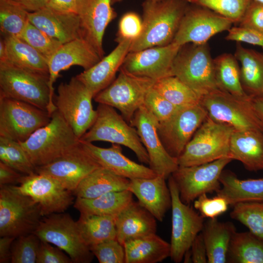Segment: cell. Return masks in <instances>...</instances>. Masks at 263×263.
Wrapping results in <instances>:
<instances>
[{
  "label": "cell",
  "instance_id": "cell-20",
  "mask_svg": "<svg viewBox=\"0 0 263 263\" xmlns=\"http://www.w3.org/2000/svg\"><path fill=\"white\" fill-rule=\"evenodd\" d=\"M100 167L80 144L51 162L36 167V172L49 175L73 191L88 174Z\"/></svg>",
  "mask_w": 263,
  "mask_h": 263
},
{
  "label": "cell",
  "instance_id": "cell-44",
  "mask_svg": "<svg viewBox=\"0 0 263 263\" xmlns=\"http://www.w3.org/2000/svg\"><path fill=\"white\" fill-rule=\"evenodd\" d=\"M189 3L206 7L239 24L252 0H187Z\"/></svg>",
  "mask_w": 263,
  "mask_h": 263
},
{
  "label": "cell",
  "instance_id": "cell-48",
  "mask_svg": "<svg viewBox=\"0 0 263 263\" xmlns=\"http://www.w3.org/2000/svg\"><path fill=\"white\" fill-rule=\"evenodd\" d=\"M229 205L224 197L216 195L209 198L206 193L200 195L193 201L194 208L204 218L207 219L217 218L227 211Z\"/></svg>",
  "mask_w": 263,
  "mask_h": 263
},
{
  "label": "cell",
  "instance_id": "cell-61",
  "mask_svg": "<svg viewBox=\"0 0 263 263\" xmlns=\"http://www.w3.org/2000/svg\"><path fill=\"white\" fill-rule=\"evenodd\" d=\"M263 3V0H254Z\"/></svg>",
  "mask_w": 263,
  "mask_h": 263
},
{
  "label": "cell",
  "instance_id": "cell-54",
  "mask_svg": "<svg viewBox=\"0 0 263 263\" xmlns=\"http://www.w3.org/2000/svg\"><path fill=\"white\" fill-rule=\"evenodd\" d=\"M24 174L0 161V186L19 184Z\"/></svg>",
  "mask_w": 263,
  "mask_h": 263
},
{
  "label": "cell",
  "instance_id": "cell-8",
  "mask_svg": "<svg viewBox=\"0 0 263 263\" xmlns=\"http://www.w3.org/2000/svg\"><path fill=\"white\" fill-rule=\"evenodd\" d=\"M54 95L56 110L80 139L94 122L96 110L94 109V96L76 76L68 82L61 83Z\"/></svg>",
  "mask_w": 263,
  "mask_h": 263
},
{
  "label": "cell",
  "instance_id": "cell-37",
  "mask_svg": "<svg viewBox=\"0 0 263 263\" xmlns=\"http://www.w3.org/2000/svg\"><path fill=\"white\" fill-rule=\"evenodd\" d=\"M227 263H263V240L249 231H236L229 244Z\"/></svg>",
  "mask_w": 263,
  "mask_h": 263
},
{
  "label": "cell",
  "instance_id": "cell-21",
  "mask_svg": "<svg viewBox=\"0 0 263 263\" xmlns=\"http://www.w3.org/2000/svg\"><path fill=\"white\" fill-rule=\"evenodd\" d=\"M81 37L104 57L103 39L109 24L116 17L112 0H78Z\"/></svg>",
  "mask_w": 263,
  "mask_h": 263
},
{
  "label": "cell",
  "instance_id": "cell-42",
  "mask_svg": "<svg viewBox=\"0 0 263 263\" xmlns=\"http://www.w3.org/2000/svg\"><path fill=\"white\" fill-rule=\"evenodd\" d=\"M230 217L246 227L263 240V202H242L233 206Z\"/></svg>",
  "mask_w": 263,
  "mask_h": 263
},
{
  "label": "cell",
  "instance_id": "cell-15",
  "mask_svg": "<svg viewBox=\"0 0 263 263\" xmlns=\"http://www.w3.org/2000/svg\"><path fill=\"white\" fill-rule=\"evenodd\" d=\"M207 116L202 105L179 108L168 119L159 122L158 133L168 152L177 158Z\"/></svg>",
  "mask_w": 263,
  "mask_h": 263
},
{
  "label": "cell",
  "instance_id": "cell-49",
  "mask_svg": "<svg viewBox=\"0 0 263 263\" xmlns=\"http://www.w3.org/2000/svg\"><path fill=\"white\" fill-rule=\"evenodd\" d=\"M143 28L142 19L135 12H127L119 20L115 40L117 42L124 40L133 41L140 37Z\"/></svg>",
  "mask_w": 263,
  "mask_h": 263
},
{
  "label": "cell",
  "instance_id": "cell-36",
  "mask_svg": "<svg viewBox=\"0 0 263 263\" xmlns=\"http://www.w3.org/2000/svg\"><path fill=\"white\" fill-rule=\"evenodd\" d=\"M213 61L215 77L220 90L240 98H251L243 87L240 68L234 55L224 53L213 59Z\"/></svg>",
  "mask_w": 263,
  "mask_h": 263
},
{
  "label": "cell",
  "instance_id": "cell-52",
  "mask_svg": "<svg viewBox=\"0 0 263 263\" xmlns=\"http://www.w3.org/2000/svg\"><path fill=\"white\" fill-rule=\"evenodd\" d=\"M239 26L263 32V3L252 0L239 23Z\"/></svg>",
  "mask_w": 263,
  "mask_h": 263
},
{
  "label": "cell",
  "instance_id": "cell-56",
  "mask_svg": "<svg viewBox=\"0 0 263 263\" xmlns=\"http://www.w3.org/2000/svg\"><path fill=\"white\" fill-rule=\"evenodd\" d=\"M16 238L11 236H2L0 238V263H11V248Z\"/></svg>",
  "mask_w": 263,
  "mask_h": 263
},
{
  "label": "cell",
  "instance_id": "cell-26",
  "mask_svg": "<svg viewBox=\"0 0 263 263\" xmlns=\"http://www.w3.org/2000/svg\"><path fill=\"white\" fill-rule=\"evenodd\" d=\"M29 21L62 44L81 37L79 19L76 14H65L45 7L29 12Z\"/></svg>",
  "mask_w": 263,
  "mask_h": 263
},
{
  "label": "cell",
  "instance_id": "cell-3",
  "mask_svg": "<svg viewBox=\"0 0 263 263\" xmlns=\"http://www.w3.org/2000/svg\"><path fill=\"white\" fill-rule=\"evenodd\" d=\"M48 75L0 62V96L27 102L47 111L56 107L51 95Z\"/></svg>",
  "mask_w": 263,
  "mask_h": 263
},
{
  "label": "cell",
  "instance_id": "cell-30",
  "mask_svg": "<svg viewBox=\"0 0 263 263\" xmlns=\"http://www.w3.org/2000/svg\"><path fill=\"white\" fill-rule=\"evenodd\" d=\"M126 263H157L170 255V244L156 233L126 241Z\"/></svg>",
  "mask_w": 263,
  "mask_h": 263
},
{
  "label": "cell",
  "instance_id": "cell-10",
  "mask_svg": "<svg viewBox=\"0 0 263 263\" xmlns=\"http://www.w3.org/2000/svg\"><path fill=\"white\" fill-rule=\"evenodd\" d=\"M39 239L65 252L73 263H90L94 254L82 239L76 221L68 213H56L41 219L34 232Z\"/></svg>",
  "mask_w": 263,
  "mask_h": 263
},
{
  "label": "cell",
  "instance_id": "cell-13",
  "mask_svg": "<svg viewBox=\"0 0 263 263\" xmlns=\"http://www.w3.org/2000/svg\"><path fill=\"white\" fill-rule=\"evenodd\" d=\"M168 186L171 196L170 255L175 263H181L197 235L203 228L204 218L189 204L180 199L177 186L171 176Z\"/></svg>",
  "mask_w": 263,
  "mask_h": 263
},
{
  "label": "cell",
  "instance_id": "cell-29",
  "mask_svg": "<svg viewBox=\"0 0 263 263\" xmlns=\"http://www.w3.org/2000/svg\"><path fill=\"white\" fill-rule=\"evenodd\" d=\"M220 181L221 187L216 195L224 197L229 205L246 202H263V177L243 180L233 172L223 170Z\"/></svg>",
  "mask_w": 263,
  "mask_h": 263
},
{
  "label": "cell",
  "instance_id": "cell-38",
  "mask_svg": "<svg viewBox=\"0 0 263 263\" xmlns=\"http://www.w3.org/2000/svg\"><path fill=\"white\" fill-rule=\"evenodd\" d=\"M115 218L113 216L80 215L76 223L82 239L89 248L116 239Z\"/></svg>",
  "mask_w": 263,
  "mask_h": 263
},
{
  "label": "cell",
  "instance_id": "cell-39",
  "mask_svg": "<svg viewBox=\"0 0 263 263\" xmlns=\"http://www.w3.org/2000/svg\"><path fill=\"white\" fill-rule=\"evenodd\" d=\"M153 88L178 108L200 103L201 97L175 76L156 80Z\"/></svg>",
  "mask_w": 263,
  "mask_h": 263
},
{
  "label": "cell",
  "instance_id": "cell-45",
  "mask_svg": "<svg viewBox=\"0 0 263 263\" xmlns=\"http://www.w3.org/2000/svg\"><path fill=\"white\" fill-rule=\"evenodd\" d=\"M40 241L34 233L16 238L12 245L11 263H36Z\"/></svg>",
  "mask_w": 263,
  "mask_h": 263
},
{
  "label": "cell",
  "instance_id": "cell-25",
  "mask_svg": "<svg viewBox=\"0 0 263 263\" xmlns=\"http://www.w3.org/2000/svg\"><path fill=\"white\" fill-rule=\"evenodd\" d=\"M132 42L130 40L118 42L117 45L109 55L89 69L75 75L89 90L94 97L114 80L117 72L130 52Z\"/></svg>",
  "mask_w": 263,
  "mask_h": 263
},
{
  "label": "cell",
  "instance_id": "cell-51",
  "mask_svg": "<svg viewBox=\"0 0 263 263\" xmlns=\"http://www.w3.org/2000/svg\"><path fill=\"white\" fill-rule=\"evenodd\" d=\"M36 263H73L69 256L50 243L40 241Z\"/></svg>",
  "mask_w": 263,
  "mask_h": 263
},
{
  "label": "cell",
  "instance_id": "cell-24",
  "mask_svg": "<svg viewBox=\"0 0 263 263\" xmlns=\"http://www.w3.org/2000/svg\"><path fill=\"white\" fill-rule=\"evenodd\" d=\"M166 179L158 175L152 178H134L130 180L128 187L138 203L161 222L171 207V196Z\"/></svg>",
  "mask_w": 263,
  "mask_h": 263
},
{
  "label": "cell",
  "instance_id": "cell-17",
  "mask_svg": "<svg viewBox=\"0 0 263 263\" xmlns=\"http://www.w3.org/2000/svg\"><path fill=\"white\" fill-rule=\"evenodd\" d=\"M159 122L144 105L135 112L130 124L137 130L149 158V167L157 174L168 178L179 167L177 158L164 148L158 133Z\"/></svg>",
  "mask_w": 263,
  "mask_h": 263
},
{
  "label": "cell",
  "instance_id": "cell-47",
  "mask_svg": "<svg viewBox=\"0 0 263 263\" xmlns=\"http://www.w3.org/2000/svg\"><path fill=\"white\" fill-rule=\"evenodd\" d=\"M100 263H126L124 245L116 239H111L90 247Z\"/></svg>",
  "mask_w": 263,
  "mask_h": 263
},
{
  "label": "cell",
  "instance_id": "cell-4",
  "mask_svg": "<svg viewBox=\"0 0 263 263\" xmlns=\"http://www.w3.org/2000/svg\"><path fill=\"white\" fill-rule=\"evenodd\" d=\"M230 126L208 115L177 158L179 167L199 165L229 157Z\"/></svg>",
  "mask_w": 263,
  "mask_h": 263
},
{
  "label": "cell",
  "instance_id": "cell-7",
  "mask_svg": "<svg viewBox=\"0 0 263 263\" xmlns=\"http://www.w3.org/2000/svg\"><path fill=\"white\" fill-rule=\"evenodd\" d=\"M96 112L94 122L80 140L90 143L106 141L125 146L135 154L141 163L149 165L148 154L136 129L112 107L99 104Z\"/></svg>",
  "mask_w": 263,
  "mask_h": 263
},
{
  "label": "cell",
  "instance_id": "cell-60",
  "mask_svg": "<svg viewBox=\"0 0 263 263\" xmlns=\"http://www.w3.org/2000/svg\"><path fill=\"white\" fill-rule=\"evenodd\" d=\"M123 0H112V4H114L116 2H120L122 1Z\"/></svg>",
  "mask_w": 263,
  "mask_h": 263
},
{
  "label": "cell",
  "instance_id": "cell-46",
  "mask_svg": "<svg viewBox=\"0 0 263 263\" xmlns=\"http://www.w3.org/2000/svg\"><path fill=\"white\" fill-rule=\"evenodd\" d=\"M143 105L159 122L171 117L179 108L169 101L153 88L146 94Z\"/></svg>",
  "mask_w": 263,
  "mask_h": 263
},
{
  "label": "cell",
  "instance_id": "cell-32",
  "mask_svg": "<svg viewBox=\"0 0 263 263\" xmlns=\"http://www.w3.org/2000/svg\"><path fill=\"white\" fill-rule=\"evenodd\" d=\"M234 56L241 64L243 87L251 97L263 95V54L237 42Z\"/></svg>",
  "mask_w": 263,
  "mask_h": 263
},
{
  "label": "cell",
  "instance_id": "cell-31",
  "mask_svg": "<svg viewBox=\"0 0 263 263\" xmlns=\"http://www.w3.org/2000/svg\"><path fill=\"white\" fill-rule=\"evenodd\" d=\"M236 231L231 222L207 219L201 231L206 247L208 263H227L229 244Z\"/></svg>",
  "mask_w": 263,
  "mask_h": 263
},
{
  "label": "cell",
  "instance_id": "cell-2",
  "mask_svg": "<svg viewBox=\"0 0 263 263\" xmlns=\"http://www.w3.org/2000/svg\"><path fill=\"white\" fill-rule=\"evenodd\" d=\"M35 167L47 164L80 144V140L56 110L50 122L19 142Z\"/></svg>",
  "mask_w": 263,
  "mask_h": 263
},
{
  "label": "cell",
  "instance_id": "cell-55",
  "mask_svg": "<svg viewBox=\"0 0 263 263\" xmlns=\"http://www.w3.org/2000/svg\"><path fill=\"white\" fill-rule=\"evenodd\" d=\"M49 9L61 13H78V0H49L47 6Z\"/></svg>",
  "mask_w": 263,
  "mask_h": 263
},
{
  "label": "cell",
  "instance_id": "cell-53",
  "mask_svg": "<svg viewBox=\"0 0 263 263\" xmlns=\"http://www.w3.org/2000/svg\"><path fill=\"white\" fill-rule=\"evenodd\" d=\"M189 250L192 263H207V249L201 232L194 239Z\"/></svg>",
  "mask_w": 263,
  "mask_h": 263
},
{
  "label": "cell",
  "instance_id": "cell-22",
  "mask_svg": "<svg viewBox=\"0 0 263 263\" xmlns=\"http://www.w3.org/2000/svg\"><path fill=\"white\" fill-rule=\"evenodd\" d=\"M101 59L94 48L82 37L62 44L48 62L49 86L53 101L54 84L59 76L60 72L75 65L86 70Z\"/></svg>",
  "mask_w": 263,
  "mask_h": 263
},
{
  "label": "cell",
  "instance_id": "cell-23",
  "mask_svg": "<svg viewBox=\"0 0 263 263\" xmlns=\"http://www.w3.org/2000/svg\"><path fill=\"white\" fill-rule=\"evenodd\" d=\"M80 142L83 149L101 167L117 175L130 180L152 178L157 175L150 167L137 163L124 155L120 145L112 144L110 147L104 148L92 143Z\"/></svg>",
  "mask_w": 263,
  "mask_h": 263
},
{
  "label": "cell",
  "instance_id": "cell-58",
  "mask_svg": "<svg viewBox=\"0 0 263 263\" xmlns=\"http://www.w3.org/2000/svg\"><path fill=\"white\" fill-rule=\"evenodd\" d=\"M252 103L263 130V95L252 97Z\"/></svg>",
  "mask_w": 263,
  "mask_h": 263
},
{
  "label": "cell",
  "instance_id": "cell-35",
  "mask_svg": "<svg viewBox=\"0 0 263 263\" xmlns=\"http://www.w3.org/2000/svg\"><path fill=\"white\" fill-rule=\"evenodd\" d=\"M3 38L6 49L5 61L49 76L47 61L34 48L17 37L5 36Z\"/></svg>",
  "mask_w": 263,
  "mask_h": 263
},
{
  "label": "cell",
  "instance_id": "cell-9",
  "mask_svg": "<svg viewBox=\"0 0 263 263\" xmlns=\"http://www.w3.org/2000/svg\"><path fill=\"white\" fill-rule=\"evenodd\" d=\"M119 71L118 76L94 99L98 104L118 110L130 124L136 111L144 104L146 94L156 80L135 75L122 67Z\"/></svg>",
  "mask_w": 263,
  "mask_h": 263
},
{
  "label": "cell",
  "instance_id": "cell-18",
  "mask_svg": "<svg viewBox=\"0 0 263 263\" xmlns=\"http://www.w3.org/2000/svg\"><path fill=\"white\" fill-rule=\"evenodd\" d=\"M16 187L39 205L43 217L64 212L73 203V192L48 175H24Z\"/></svg>",
  "mask_w": 263,
  "mask_h": 263
},
{
  "label": "cell",
  "instance_id": "cell-6",
  "mask_svg": "<svg viewBox=\"0 0 263 263\" xmlns=\"http://www.w3.org/2000/svg\"><path fill=\"white\" fill-rule=\"evenodd\" d=\"M173 73L201 97L220 90L207 43L182 46L174 60Z\"/></svg>",
  "mask_w": 263,
  "mask_h": 263
},
{
  "label": "cell",
  "instance_id": "cell-5",
  "mask_svg": "<svg viewBox=\"0 0 263 263\" xmlns=\"http://www.w3.org/2000/svg\"><path fill=\"white\" fill-rule=\"evenodd\" d=\"M41 208L16 185L0 186V236L34 233L42 219Z\"/></svg>",
  "mask_w": 263,
  "mask_h": 263
},
{
  "label": "cell",
  "instance_id": "cell-33",
  "mask_svg": "<svg viewBox=\"0 0 263 263\" xmlns=\"http://www.w3.org/2000/svg\"><path fill=\"white\" fill-rule=\"evenodd\" d=\"M130 179L99 167L80 183L73 194L76 197L92 199L115 191L128 190Z\"/></svg>",
  "mask_w": 263,
  "mask_h": 263
},
{
  "label": "cell",
  "instance_id": "cell-1",
  "mask_svg": "<svg viewBox=\"0 0 263 263\" xmlns=\"http://www.w3.org/2000/svg\"><path fill=\"white\" fill-rule=\"evenodd\" d=\"M189 4L187 0H145L143 31L132 42L130 52L172 43Z\"/></svg>",
  "mask_w": 263,
  "mask_h": 263
},
{
  "label": "cell",
  "instance_id": "cell-28",
  "mask_svg": "<svg viewBox=\"0 0 263 263\" xmlns=\"http://www.w3.org/2000/svg\"><path fill=\"white\" fill-rule=\"evenodd\" d=\"M229 157L241 162L249 171L263 170V132L234 130L230 138Z\"/></svg>",
  "mask_w": 263,
  "mask_h": 263
},
{
  "label": "cell",
  "instance_id": "cell-27",
  "mask_svg": "<svg viewBox=\"0 0 263 263\" xmlns=\"http://www.w3.org/2000/svg\"><path fill=\"white\" fill-rule=\"evenodd\" d=\"M116 240L122 245L127 241L156 233L155 218L138 202L133 200L115 218Z\"/></svg>",
  "mask_w": 263,
  "mask_h": 263
},
{
  "label": "cell",
  "instance_id": "cell-41",
  "mask_svg": "<svg viewBox=\"0 0 263 263\" xmlns=\"http://www.w3.org/2000/svg\"><path fill=\"white\" fill-rule=\"evenodd\" d=\"M0 160L24 175L36 173V167L21 144L2 136H0Z\"/></svg>",
  "mask_w": 263,
  "mask_h": 263
},
{
  "label": "cell",
  "instance_id": "cell-11",
  "mask_svg": "<svg viewBox=\"0 0 263 263\" xmlns=\"http://www.w3.org/2000/svg\"><path fill=\"white\" fill-rule=\"evenodd\" d=\"M200 104L210 118L230 126L235 131L263 132L252 105V97L242 98L218 90L202 96Z\"/></svg>",
  "mask_w": 263,
  "mask_h": 263
},
{
  "label": "cell",
  "instance_id": "cell-43",
  "mask_svg": "<svg viewBox=\"0 0 263 263\" xmlns=\"http://www.w3.org/2000/svg\"><path fill=\"white\" fill-rule=\"evenodd\" d=\"M19 38L34 48L47 62L62 45L60 41L40 30L29 21Z\"/></svg>",
  "mask_w": 263,
  "mask_h": 263
},
{
  "label": "cell",
  "instance_id": "cell-14",
  "mask_svg": "<svg viewBox=\"0 0 263 263\" xmlns=\"http://www.w3.org/2000/svg\"><path fill=\"white\" fill-rule=\"evenodd\" d=\"M232 160L227 157L199 165L179 167L171 176L181 201L189 205L203 194L218 191L221 187V174Z\"/></svg>",
  "mask_w": 263,
  "mask_h": 263
},
{
  "label": "cell",
  "instance_id": "cell-34",
  "mask_svg": "<svg viewBox=\"0 0 263 263\" xmlns=\"http://www.w3.org/2000/svg\"><path fill=\"white\" fill-rule=\"evenodd\" d=\"M129 190L110 192L96 198L76 197L74 207L80 214L116 216L133 201Z\"/></svg>",
  "mask_w": 263,
  "mask_h": 263
},
{
  "label": "cell",
  "instance_id": "cell-12",
  "mask_svg": "<svg viewBox=\"0 0 263 263\" xmlns=\"http://www.w3.org/2000/svg\"><path fill=\"white\" fill-rule=\"evenodd\" d=\"M51 116L47 111L31 104L0 96V136L23 142L47 124Z\"/></svg>",
  "mask_w": 263,
  "mask_h": 263
},
{
  "label": "cell",
  "instance_id": "cell-57",
  "mask_svg": "<svg viewBox=\"0 0 263 263\" xmlns=\"http://www.w3.org/2000/svg\"><path fill=\"white\" fill-rule=\"evenodd\" d=\"M27 11L33 12L45 7L49 0H14Z\"/></svg>",
  "mask_w": 263,
  "mask_h": 263
},
{
  "label": "cell",
  "instance_id": "cell-59",
  "mask_svg": "<svg viewBox=\"0 0 263 263\" xmlns=\"http://www.w3.org/2000/svg\"><path fill=\"white\" fill-rule=\"evenodd\" d=\"M6 60V49L3 38H0V62Z\"/></svg>",
  "mask_w": 263,
  "mask_h": 263
},
{
  "label": "cell",
  "instance_id": "cell-19",
  "mask_svg": "<svg viewBox=\"0 0 263 263\" xmlns=\"http://www.w3.org/2000/svg\"><path fill=\"white\" fill-rule=\"evenodd\" d=\"M181 46L174 42L129 52L122 68L135 75L154 80L174 76L173 64Z\"/></svg>",
  "mask_w": 263,
  "mask_h": 263
},
{
  "label": "cell",
  "instance_id": "cell-50",
  "mask_svg": "<svg viewBox=\"0 0 263 263\" xmlns=\"http://www.w3.org/2000/svg\"><path fill=\"white\" fill-rule=\"evenodd\" d=\"M225 39L238 42H245L263 48V32L242 26L231 27Z\"/></svg>",
  "mask_w": 263,
  "mask_h": 263
},
{
  "label": "cell",
  "instance_id": "cell-40",
  "mask_svg": "<svg viewBox=\"0 0 263 263\" xmlns=\"http://www.w3.org/2000/svg\"><path fill=\"white\" fill-rule=\"evenodd\" d=\"M29 13L14 0H0V30L2 35L19 38L29 22Z\"/></svg>",
  "mask_w": 263,
  "mask_h": 263
},
{
  "label": "cell",
  "instance_id": "cell-16",
  "mask_svg": "<svg viewBox=\"0 0 263 263\" xmlns=\"http://www.w3.org/2000/svg\"><path fill=\"white\" fill-rule=\"evenodd\" d=\"M233 22L206 7L189 3L172 42L180 46L204 44L213 36L228 31Z\"/></svg>",
  "mask_w": 263,
  "mask_h": 263
}]
</instances>
